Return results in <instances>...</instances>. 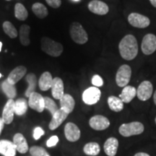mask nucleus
<instances>
[{
    "mask_svg": "<svg viewBox=\"0 0 156 156\" xmlns=\"http://www.w3.org/2000/svg\"><path fill=\"white\" fill-rule=\"evenodd\" d=\"M119 49L122 57L125 60L134 59L138 54V44L133 35H126L122 39L119 45Z\"/></svg>",
    "mask_w": 156,
    "mask_h": 156,
    "instance_id": "f257e3e1",
    "label": "nucleus"
},
{
    "mask_svg": "<svg viewBox=\"0 0 156 156\" xmlns=\"http://www.w3.org/2000/svg\"><path fill=\"white\" fill-rule=\"evenodd\" d=\"M41 49L46 54L54 57H58L63 52V46L48 37H43L41 41Z\"/></svg>",
    "mask_w": 156,
    "mask_h": 156,
    "instance_id": "f03ea898",
    "label": "nucleus"
},
{
    "mask_svg": "<svg viewBox=\"0 0 156 156\" xmlns=\"http://www.w3.org/2000/svg\"><path fill=\"white\" fill-rule=\"evenodd\" d=\"M69 34L73 41L77 44H85L88 41L87 32L77 22H74L70 25Z\"/></svg>",
    "mask_w": 156,
    "mask_h": 156,
    "instance_id": "7ed1b4c3",
    "label": "nucleus"
},
{
    "mask_svg": "<svg viewBox=\"0 0 156 156\" xmlns=\"http://www.w3.org/2000/svg\"><path fill=\"white\" fill-rule=\"evenodd\" d=\"M144 129L145 127L141 122H133L122 124L119 129V132L121 135L128 137L142 134L144 132Z\"/></svg>",
    "mask_w": 156,
    "mask_h": 156,
    "instance_id": "20e7f679",
    "label": "nucleus"
},
{
    "mask_svg": "<svg viewBox=\"0 0 156 156\" xmlns=\"http://www.w3.org/2000/svg\"><path fill=\"white\" fill-rule=\"evenodd\" d=\"M132 76L131 67L124 64L119 68L116 75V83L119 87H124L129 83Z\"/></svg>",
    "mask_w": 156,
    "mask_h": 156,
    "instance_id": "39448f33",
    "label": "nucleus"
},
{
    "mask_svg": "<svg viewBox=\"0 0 156 156\" xmlns=\"http://www.w3.org/2000/svg\"><path fill=\"white\" fill-rule=\"evenodd\" d=\"M101 92L98 87H90L84 91L83 101L87 105H94L100 101Z\"/></svg>",
    "mask_w": 156,
    "mask_h": 156,
    "instance_id": "423d86ee",
    "label": "nucleus"
},
{
    "mask_svg": "<svg viewBox=\"0 0 156 156\" xmlns=\"http://www.w3.org/2000/svg\"><path fill=\"white\" fill-rule=\"evenodd\" d=\"M141 48L142 53L145 55H151L156 51V36L154 34H149L145 36L142 39Z\"/></svg>",
    "mask_w": 156,
    "mask_h": 156,
    "instance_id": "0eeeda50",
    "label": "nucleus"
},
{
    "mask_svg": "<svg viewBox=\"0 0 156 156\" xmlns=\"http://www.w3.org/2000/svg\"><path fill=\"white\" fill-rule=\"evenodd\" d=\"M128 21L132 26L138 28H147L151 24V20L147 17L139 13H131L128 17Z\"/></svg>",
    "mask_w": 156,
    "mask_h": 156,
    "instance_id": "6e6552de",
    "label": "nucleus"
},
{
    "mask_svg": "<svg viewBox=\"0 0 156 156\" xmlns=\"http://www.w3.org/2000/svg\"><path fill=\"white\" fill-rule=\"evenodd\" d=\"M153 87L150 81L145 80L140 83L136 90V96L140 101H145L151 98L153 95Z\"/></svg>",
    "mask_w": 156,
    "mask_h": 156,
    "instance_id": "1a4fd4ad",
    "label": "nucleus"
},
{
    "mask_svg": "<svg viewBox=\"0 0 156 156\" xmlns=\"http://www.w3.org/2000/svg\"><path fill=\"white\" fill-rule=\"evenodd\" d=\"M90 126L97 131H102L106 129L110 126V122L106 116L102 115H95L91 117L89 121Z\"/></svg>",
    "mask_w": 156,
    "mask_h": 156,
    "instance_id": "9d476101",
    "label": "nucleus"
},
{
    "mask_svg": "<svg viewBox=\"0 0 156 156\" xmlns=\"http://www.w3.org/2000/svg\"><path fill=\"white\" fill-rule=\"evenodd\" d=\"M28 106L37 112L41 113L45 109L44 97L39 93L34 92L31 93L28 97Z\"/></svg>",
    "mask_w": 156,
    "mask_h": 156,
    "instance_id": "9b49d317",
    "label": "nucleus"
},
{
    "mask_svg": "<svg viewBox=\"0 0 156 156\" xmlns=\"http://www.w3.org/2000/svg\"><path fill=\"white\" fill-rule=\"evenodd\" d=\"M64 134L68 141L74 142L80 138L81 132L78 126L72 122L67 123L64 127Z\"/></svg>",
    "mask_w": 156,
    "mask_h": 156,
    "instance_id": "f8f14e48",
    "label": "nucleus"
},
{
    "mask_svg": "<svg viewBox=\"0 0 156 156\" xmlns=\"http://www.w3.org/2000/svg\"><path fill=\"white\" fill-rule=\"evenodd\" d=\"M15 102L13 99H9L6 103L2 112V119L6 124H9L14 119L15 113Z\"/></svg>",
    "mask_w": 156,
    "mask_h": 156,
    "instance_id": "ddd939ff",
    "label": "nucleus"
},
{
    "mask_svg": "<svg viewBox=\"0 0 156 156\" xmlns=\"http://www.w3.org/2000/svg\"><path fill=\"white\" fill-rule=\"evenodd\" d=\"M88 9L91 12L98 15H104L108 12V6L103 2L93 0L88 4Z\"/></svg>",
    "mask_w": 156,
    "mask_h": 156,
    "instance_id": "4468645a",
    "label": "nucleus"
},
{
    "mask_svg": "<svg viewBox=\"0 0 156 156\" xmlns=\"http://www.w3.org/2000/svg\"><path fill=\"white\" fill-rule=\"evenodd\" d=\"M68 114H67L61 108H58L56 112L54 115H52L51 120L49 123V129L51 130H55L57 129L61 124L65 121L66 119L67 118Z\"/></svg>",
    "mask_w": 156,
    "mask_h": 156,
    "instance_id": "2eb2a0df",
    "label": "nucleus"
},
{
    "mask_svg": "<svg viewBox=\"0 0 156 156\" xmlns=\"http://www.w3.org/2000/svg\"><path fill=\"white\" fill-rule=\"evenodd\" d=\"M64 83L60 77H56L53 79L51 85V94L56 100H60L64 95Z\"/></svg>",
    "mask_w": 156,
    "mask_h": 156,
    "instance_id": "dca6fc26",
    "label": "nucleus"
},
{
    "mask_svg": "<svg viewBox=\"0 0 156 156\" xmlns=\"http://www.w3.org/2000/svg\"><path fill=\"white\" fill-rule=\"evenodd\" d=\"M13 143L16 148V151L20 153L25 154L28 151V144L25 136L20 133L15 134L13 136Z\"/></svg>",
    "mask_w": 156,
    "mask_h": 156,
    "instance_id": "f3484780",
    "label": "nucleus"
},
{
    "mask_svg": "<svg viewBox=\"0 0 156 156\" xmlns=\"http://www.w3.org/2000/svg\"><path fill=\"white\" fill-rule=\"evenodd\" d=\"M27 73L26 67L24 66H18V67H15L12 71L9 73L7 77V81L9 83L15 85L17 82L20 80Z\"/></svg>",
    "mask_w": 156,
    "mask_h": 156,
    "instance_id": "a211bd4d",
    "label": "nucleus"
},
{
    "mask_svg": "<svg viewBox=\"0 0 156 156\" xmlns=\"http://www.w3.org/2000/svg\"><path fill=\"white\" fill-rule=\"evenodd\" d=\"M61 109L65 112L67 114H69L73 112L75 106V101L73 97L69 94H64L59 100Z\"/></svg>",
    "mask_w": 156,
    "mask_h": 156,
    "instance_id": "6ab92c4d",
    "label": "nucleus"
},
{
    "mask_svg": "<svg viewBox=\"0 0 156 156\" xmlns=\"http://www.w3.org/2000/svg\"><path fill=\"white\" fill-rule=\"evenodd\" d=\"M16 148L13 142L9 140H0V154L4 156H15Z\"/></svg>",
    "mask_w": 156,
    "mask_h": 156,
    "instance_id": "aec40b11",
    "label": "nucleus"
},
{
    "mask_svg": "<svg viewBox=\"0 0 156 156\" xmlns=\"http://www.w3.org/2000/svg\"><path fill=\"white\" fill-rule=\"evenodd\" d=\"M119 147V141L115 137H109L105 142L103 148L104 152L108 156H115Z\"/></svg>",
    "mask_w": 156,
    "mask_h": 156,
    "instance_id": "412c9836",
    "label": "nucleus"
},
{
    "mask_svg": "<svg viewBox=\"0 0 156 156\" xmlns=\"http://www.w3.org/2000/svg\"><path fill=\"white\" fill-rule=\"evenodd\" d=\"M136 95V90L135 87L130 86V85H126L124 87L119 98L123 101V103H129L133 100Z\"/></svg>",
    "mask_w": 156,
    "mask_h": 156,
    "instance_id": "4be33fe9",
    "label": "nucleus"
},
{
    "mask_svg": "<svg viewBox=\"0 0 156 156\" xmlns=\"http://www.w3.org/2000/svg\"><path fill=\"white\" fill-rule=\"evenodd\" d=\"M53 77L51 74L48 72H45L41 75L38 80V85L42 91H47L51 88Z\"/></svg>",
    "mask_w": 156,
    "mask_h": 156,
    "instance_id": "5701e85b",
    "label": "nucleus"
},
{
    "mask_svg": "<svg viewBox=\"0 0 156 156\" xmlns=\"http://www.w3.org/2000/svg\"><path fill=\"white\" fill-rule=\"evenodd\" d=\"M30 27L28 25H23L20 28V41L23 46H27L30 44Z\"/></svg>",
    "mask_w": 156,
    "mask_h": 156,
    "instance_id": "b1692460",
    "label": "nucleus"
},
{
    "mask_svg": "<svg viewBox=\"0 0 156 156\" xmlns=\"http://www.w3.org/2000/svg\"><path fill=\"white\" fill-rule=\"evenodd\" d=\"M25 81L28 83V87L25 90V95L26 97H29L31 93H34L36 89L37 77L34 73H29L25 77Z\"/></svg>",
    "mask_w": 156,
    "mask_h": 156,
    "instance_id": "393cba45",
    "label": "nucleus"
},
{
    "mask_svg": "<svg viewBox=\"0 0 156 156\" xmlns=\"http://www.w3.org/2000/svg\"><path fill=\"white\" fill-rule=\"evenodd\" d=\"M108 105L109 108L114 112H120L124 108V103L119 97L109 96L108 98Z\"/></svg>",
    "mask_w": 156,
    "mask_h": 156,
    "instance_id": "a878e982",
    "label": "nucleus"
},
{
    "mask_svg": "<svg viewBox=\"0 0 156 156\" xmlns=\"http://www.w3.org/2000/svg\"><path fill=\"white\" fill-rule=\"evenodd\" d=\"M2 88L5 94L7 95V97L9 98V99H13L16 97L17 95V90L15 85L9 83L7 80H5L2 83Z\"/></svg>",
    "mask_w": 156,
    "mask_h": 156,
    "instance_id": "bb28decb",
    "label": "nucleus"
},
{
    "mask_svg": "<svg viewBox=\"0 0 156 156\" xmlns=\"http://www.w3.org/2000/svg\"><path fill=\"white\" fill-rule=\"evenodd\" d=\"M32 10L36 15V16L40 19L45 18V17H47L48 14V9L46 7V6L40 2L34 4L32 6Z\"/></svg>",
    "mask_w": 156,
    "mask_h": 156,
    "instance_id": "cd10ccee",
    "label": "nucleus"
},
{
    "mask_svg": "<svg viewBox=\"0 0 156 156\" xmlns=\"http://www.w3.org/2000/svg\"><path fill=\"white\" fill-rule=\"evenodd\" d=\"M83 151L89 156H96L100 153L101 147L97 142H88L84 146Z\"/></svg>",
    "mask_w": 156,
    "mask_h": 156,
    "instance_id": "c85d7f7f",
    "label": "nucleus"
},
{
    "mask_svg": "<svg viewBox=\"0 0 156 156\" xmlns=\"http://www.w3.org/2000/svg\"><path fill=\"white\" fill-rule=\"evenodd\" d=\"M28 101L25 98H19L15 102V113L17 116H23L28 110Z\"/></svg>",
    "mask_w": 156,
    "mask_h": 156,
    "instance_id": "c756f323",
    "label": "nucleus"
},
{
    "mask_svg": "<svg viewBox=\"0 0 156 156\" xmlns=\"http://www.w3.org/2000/svg\"><path fill=\"white\" fill-rule=\"evenodd\" d=\"M15 16L19 20L24 21L28 18V13L25 6L21 3H17L15 6Z\"/></svg>",
    "mask_w": 156,
    "mask_h": 156,
    "instance_id": "7c9ffc66",
    "label": "nucleus"
},
{
    "mask_svg": "<svg viewBox=\"0 0 156 156\" xmlns=\"http://www.w3.org/2000/svg\"><path fill=\"white\" fill-rule=\"evenodd\" d=\"M2 28L4 32H5L9 38H15L17 36V35H18L15 27L13 25L12 23L9 22V21H5V22H4L2 25Z\"/></svg>",
    "mask_w": 156,
    "mask_h": 156,
    "instance_id": "2f4dec72",
    "label": "nucleus"
},
{
    "mask_svg": "<svg viewBox=\"0 0 156 156\" xmlns=\"http://www.w3.org/2000/svg\"><path fill=\"white\" fill-rule=\"evenodd\" d=\"M44 106L45 109H47L51 115H54L58 110L57 105L54 102V100L48 97H44Z\"/></svg>",
    "mask_w": 156,
    "mask_h": 156,
    "instance_id": "473e14b6",
    "label": "nucleus"
},
{
    "mask_svg": "<svg viewBox=\"0 0 156 156\" xmlns=\"http://www.w3.org/2000/svg\"><path fill=\"white\" fill-rule=\"evenodd\" d=\"M29 151L32 156H44L46 153L44 147L39 146H33L30 148Z\"/></svg>",
    "mask_w": 156,
    "mask_h": 156,
    "instance_id": "72a5a7b5",
    "label": "nucleus"
},
{
    "mask_svg": "<svg viewBox=\"0 0 156 156\" xmlns=\"http://www.w3.org/2000/svg\"><path fill=\"white\" fill-rule=\"evenodd\" d=\"M91 82H92V84L94 85V87H101L103 86V80L102 77L98 75H95L93 76Z\"/></svg>",
    "mask_w": 156,
    "mask_h": 156,
    "instance_id": "f704fd0d",
    "label": "nucleus"
},
{
    "mask_svg": "<svg viewBox=\"0 0 156 156\" xmlns=\"http://www.w3.org/2000/svg\"><path fill=\"white\" fill-rule=\"evenodd\" d=\"M44 130L41 126H36L34 130V134H33V136H34V138L35 140H38L43 135H44Z\"/></svg>",
    "mask_w": 156,
    "mask_h": 156,
    "instance_id": "c9c22d12",
    "label": "nucleus"
},
{
    "mask_svg": "<svg viewBox=\"0 0 156 156\" xmlns=\"http://www.w3.org/2000/svg\"><path fill=\"white\" fill-rule=\"evenodd\" d=\"M58 142V137L57 136L54 135L51 136L49 139L47 140V142H46V146H47L48 147H54V146L56 145V144H57Z\"/></svg>",
    "mask_w": 156,
    "mask_h": 156,
    "instance_id": "e433bc0d",
    "label": "nucleus"
},
{
    "mask_svg": "<svg viewBox=\"0 0 156 156\" xmlns=\"http://www.w3.org/2000/svg\"><path fill=\"white\" fill-rule=\"evenodd\" d=\"M46 2L50 7L53 8H58L62 5L61 0H46Z\"/></svg>",
    "mask_w": 156,
    "mask_h": 156,
    "instance_id": "4c0bfd02",
    "label": "nucleus"
},
{
    "mask_svg": "<svg viewBox=\"0 0 156 156\" xmlns=\"http://www.w3.org/2000/svg\"><path fill=\"white\" fill-rule=\"evenodd\" d=\"M4 125H5V122H4L3 119L2 118H0V135H1L2 132Z\"/></svg>",
    "mask_w": 156,
    "mask_h": 156,
    "instance_id": "58836bf2",
    "label": "nucleus"
},
{
    "mask_svg": "<svg viewBox=\"0 0 156 156\" xmlns=\"http://www.w3.org/2000/svg\"><path fill=\"white\" fill-rule=\"evenodd\" d=\"M134 156H151L150 155H148V154L145 153H138L134 155Z\"/></svg>",
    "mask_w": 156,
    "mask_h": 156,
    "instance_id": "ea45409f",
    "label": "nucleus"
},
{
    "mask_svg": "<svg viewBox=\"0 0 156 156\" xmlns=\"http://www.w3.org/2000/svg\"><path fill=\"white\" fill-rule=\"evenodd\" d=\"M150 2H151L152 5H153L154 7H155V8H156V0H150Z\"/></svg>",
    "mask_w": 156,
    "mask_h": 156,
    "instance_id": "a19ab883",
    "label": "nucleus"
},
{
    "mask_svg": "<svg viewBox=\"0 0 156 156\" xmlns=\"http://www.w3.org/2000/svg\"><path fill=\"white\" fill-rule=\"evenodd\" d=\"M153 100H154V103H155V106H156V90L155 93H154V95H153Z\"/></svg>",
    "mask_w": 156,
    "mask_h": 156,
    "instance_id": "79ce46f5",
    "label": "nucleus"
},
{
    "mask_svg": "<svg viewBox=\"0 0 156 156\" xmlns=\"http://www.w3.org/2000/svg\"><path fill=\"white\" fill-rule=\"evenodd\" d=\"M2 43L0 41V52H1L2 51Z\"/></svg>",
    "mask_w": 156,
    "mask_h": 156,
    "instance_id": "37998d69",
    "label": "nucleus"
},
{
    "mask_svg": "<svg viewBox=\"0 0 156 156\" xmlns=\"http://www.w3.org/2000/svg\"><path fill=\"white\" fill-rule=\"evenodd\" d=\"M44 156H50V155H49V154H48V153H47V152H46V153H45V155H44Z\"/></svg>",
    "mask_w": 156,
    "mask_h": 156,
    "instance_id": "c03bdc74",
    "label": "nucleus"
},
{
    "mask_svg": "<svg viewBox=\"0 0 156 156\" xmlns=\"http://www.w3.org/2000/svg\"><path fill=\"white\" fill-rule=\"evenodd\" d=\"M73 2H80V0H73Z\"/></svg>",
    "mask_w": 156,
    "mask_h": 156,
    "instance_id": "a18cd8bd",
    "label": "nucleus"
},
{
    "mask_svg": "<svg viewBox=\"0 0 156 156\" xmlns=\"http://www.w3.org/2000/svg\"><path fill=\"white\" fill-rule=\"evenodd\" d=\"M2 74H1V73H0V78H1V77H2Z\"/></svg>",
    "mask_w": 156,
    "mask_h": 156,
    "instance_id": "49530a36",
    "label": "nucleus"
},
{
    "mask_svg": "<svg viewBox=\"0 0 156 156\" xmlns=\"http://www.w3.org/2000/svg\"><path fill=\"white\" fill-rule=\"evenodd\" d=\"M155 124H156V117H155Z\"/></svg>",
    "mask_w": 156,
    "mask_h": 156,
    "instance_id": "de8ad7c7",
    "label": "nucleus"
}]
</instances>
